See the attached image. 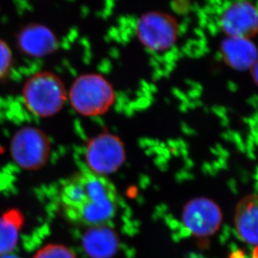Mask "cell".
<instances>
[{"label":"cell","mask_w":258,"mask_h":258,"mask_svg":"<svg viewBox=\"0 0 258 258\" xmlns=\"http://www.w3.org/2000/svg\"><path fill=\"white\" fill-rule=\"evenodd\" d=\"M58 202L61 213L70 222L97 227L114 218L119 196L107 177L86 170L76 173L63 182Z\"/></svg>","instance_id":"obj_1"},{"label":"cell","mask_w":258,"mask_h":258,"mask_svg":"<svg viewBox=\"0 0 258 258\" xmlns=\"http://www.w3.org/2000/svg\"><path fill=\"white\" fill-rule=\"evenodd\" d=\"M29 112L39 117H50L62 109L67 101V88L59 76L48 71L28 78L22 91Z\"/></svg>","instance_id":"obj_2"},{"label":"cell","mask_w":258,"mask_h":258,"mask_svg":"<svg viewBox=\"0 0 258 258\" xmlns=\"http://www.w3.org/2000/svg\"><path fill=\"white\" fill-rule=\"evenodd\" d=\"M115 99L111 82L97 73H86L77 77L67 94L73 109L83 117L105 114L113 106Z\"/></svg>","instance_id":"obj_3"},{"label":"cell","mask_w":258,"mask_h":258,"mask_svg":"<svg viewBox=\"0 0 258 258\" xmlns=\"http://www.w3.org/2000/svg\"><path fill=\"white\" fill-rule=\"evenodd\" d=\"M136 36L147 50L161 53L171 49L178 40L179 24L175 18L163 11H149L137 21Z\"/></svg>","instance_id":"obj_4"},{"label":"cell","mask_w":258,"mask_h":258,"mask_svg":"<svg viewBox=\"0 0 258 258\" xmlns=\"http://www.w3.org/2000/svg\"><path fill=\"white\" fill-rule=\"evenodd\" d=\"M50 149L47 135L35 127L18 130L10 144V153L15 164L29 171L38 170L46 164Z\"/></svg>","instance_id":"obj_5"},{"label":"cell","mask_w":258,"mask_h":258,"mask_svg":"<svg viewBox=\"0 0 258 258\" xmlns=\"http://www.w3.org/2000/svg\"><path fill=\"white\" fill-rule=\"evenodd\" d=\"M126 151L119 137L112 134H101L91 139L86 149L88 170L107 177L124 164Z\"/></svg>","instance_id":"obj_6"},{"label":"cell","mask_w":258,"mask_h":258,"mask_svg":"<svg viewBox=\"0 0 258 258\" xmlns=\"http://www.w3.org/2000/svg\"><path fill=\"white\" fill-rule=\"evenodd\" d=\"M223 220L220 206L206 197L188 201L182 211V222L192 236L206 239L219 231Z\"/></svg>","instance_id":"obj_7"},{"label":"cell","mask_w":258,"mask_h":258,"mask_svg":"<svg viewBox=\"0 0 258 258\" xmlns=\"http://www.w3.org/2000/svg\"><path fill=\"white\" fill-rule=\"evenodd\" d=\"M219 28L229 38L250 40L258 34V9L249 0H232L221 10Z\"/></svg>","instance_id":"obj_8"},{"label":"cell","mask_w":258,"mask_h":258,"mask_svg":"<svg viewBox=\"0 0 258 258\" xmlns=\"http://www.w3.org/2000/svg\"><path fill=\"white\" fill-rule=\"evenodd\" d=\"M17 45L21 52L29 57L42 58L55 52L59 42L55 33L48 26L31 23L20 30Z\"/></svg>","instance_id":"obj_9"},{"label":"cell","mask_w":258,"mask_h":258,"mask_svg":"<svg viewBox=\"0 0 258 258\" xmlns=\"http://www.w3.org/2000/svg\"><path fill=\"white\" fill-rule=\"evenodd\" d=\"M235 227L244 242L258 246V195H248L237 203Z\"/></svg>","instance_id":"obj_10"},{"label":"cell","mask_w":258,"mask_h":258,"mask_svg":"<svg viewBox=\"0 0 258 258\" xmlns=\"http://www.w3.org/2000/svg\"><path fill=\"white\" fill-rule=\"evenodd\" d=\"M224 60L229 67L238 71L251 69L257 61L256 46L250 40L241 38H228L221 45Z\"/></svg>","instance_id":"obj_11"},{"label":"cell","mask_w":258,"mask_h":258,"mask_svg":"<svg viewBox=\"0 0 258 258\" xmlns=\"http://www.w3.org/2000/svg\"><path fill=\"white\" fill-rule=\"evenodd\" d=\"M24 217L18 210H10L0 216V258L8 256L17 246Z\"/></svg>","instance_id":"obj_12"},{"label":"cell","mask_w":258,"mask_h":258,"mask_svg":"<svg viewBox=\"0 0 258 258\" xmlns=\"http://www.w3.org/2000/svg\"><path fill=\"white\" fill-rule=\"evenodd\" d=\"M103 226L92 227L95 230L85 236V249L92 257H110L117 248V237H115V234L110 230H106Z\"/></svg>","instance_id":"obj_13"},{"label":"cell","mask_w":258,"mask_h":258,"mask_svg":"<svg viewBox=\"0 0 258 258\" xmlns=\"http://www.w3.org/2000/svg\"><path fill=\"white\" fill-rule=\"evenodd\" d=\"M33 258H77V256L64 245L48 244L38 250Z\"/></svg>","instance_id":"obj_14"},{"label":"cell","mask_w":258,"mask_h":258,"mask_svg":"<svg viewBox=\"0 0 258 258\" xmlns=\"http://www.w3.org/2000/svg\"><path fill=\"white\" fill-rule=\"evenodd\" d=\"M14 64L12 50L5 40L0 39V81L9 76Z\"/></svg>","instance_id":"obj_15"},{"label":"cell","mask_w":258,"mask_h":258,"mask_svg":"<svg viewBox=\"0 0 258 258\" xmlns=\"http://www.w3.org/2000/svg\"><path fill=\"white\" fill-rule=\"evenodd\" d=\"M251 72L254 82H256V84L258 86V60L251 67Z\"/></svg>","instance_id":"obj_16"},{"label":"cell","mask_w":258,"mask_h":258,"mask_svg":"<svg viewBox=\"0 0 258 258\" xmlns=\"http://www.w3.org/2000/svg\"><path fill=\"white\" fill-rule=\"evenodd\" d=\"M253 258H258V246L255 247V250H254Z\"/></svg>","instance_id":"obj_17"}]
</instances>
